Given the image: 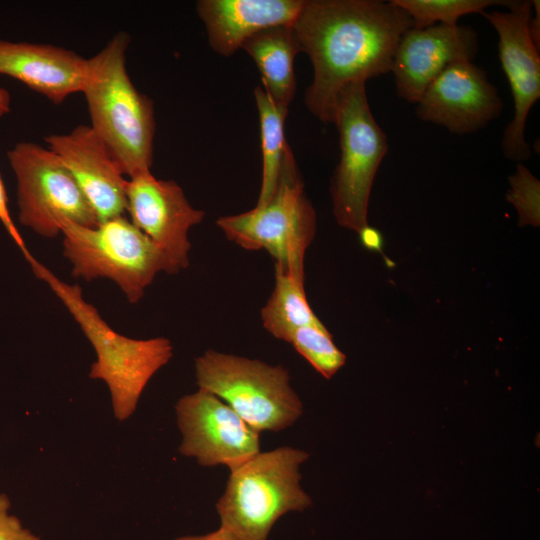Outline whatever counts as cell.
Here are the masks:
<instances>
[{"mask_svg":"<svg viewBox=\"0 0 540 540\" xmlns=\"http://www.w3.org/2000/svg\"><path fill=\"white\" fill-rule=\"evenodd\" d=\"M412 27L410 16L390 1L305 0L292 28L313 65L308 110L333 123L342 88L391 72L398 44Z\"/></svg>","mask_w":540,"mask_h":540,"instance_id":"1","label":"cell"},{"mask_svg":"<svg viewBox=\"0 0 540 540\" xmlns=\"http://www.w3.org/2000/svg\"><path fill=\"white\" fill-rule=\"evenodd\" d=\"M130 36L118 32L87 59L82 92L90 127L102 140L124 176L151 171L155 115L153 101L137 90L126 68Z\"/></svg>","mask_w":540,"mask_h":540,"instance_id":"2","label":"cell"},{"mask_svg":"<svg viewBox=\"0 0 540 540\" xmlns=\"http://www.w3.org/2000/svg\"><path fill=\"white\" fill-rule=\"evenodd\" d=\"M35 276L44 281L78 323L96 353L89 377L103 381L110 392L114 416L128 419L155 373L173 356L165 337L133 339L114 331L98 310L88 303L78 284H68L34 259L29 263Z\"/></svg>","mask_w":540,"mask_h":540,"instance_id":"3","label":"cell"},{"mask_svg":"<svg viewBox=\"0 0 540 540\" xmlns=\"http://www.w3.org/2000/svg\"><path fill=\"white\" fill-rule=\"evenodd\" d=\"M309 454L282 446L259 452L230 471L225 491L216 503L221 527L236 540H267L276 521L290 511L312 504L300 485V465Z\"/></svg>","mask_w":540,"mask_h":540,"instance_id":"4","label":"cell"},{"mask_svg":"<svg viewBox=\"0 0 540 540\" xmlns=\"http://www.w3.org/2000/svg\"><path fill=\"white\" fill-rule=\"evenodd\" d=\"M217 226L246 250H265L275 268L304 279V258L316 232V214L288 145L271 198L252 210L223 216Z\"/></svg>","mask_w":540,"mask_h":540,"instance_id":"5","label":"cell"},{"mask_svg":"<svg viewBox=\"0 0 540 540\" xmlns=\"http://www.w3.org/2000/svg\"><path fill=\"white\" fill-rule=\"evenodd\" d=\"M199 389L214 394L258 433L293 425L303 404L281 365L207 350L195 359Z\"/></svg>","mask_w":540,"mask_h":540,"instance_id":"6","label":"cell"},{"mask_svg":"<svg viewBox=\"0 0 540 540\" xmlns=\"http://www.w3.org/2000/svg\"><path fill=\"white\" fill-rule=\"evenodd\" d=\"M61 235L75 278L110 279L130 303L140 301L156 275L166 272L163 253L125 215L94 227L66 223Z\"/></svg>","mask_w":540,"mask_h":540,"instance_id":"7","label":"cell"},{"mask_svg":"<svg viewBox=\"0 0 540 540\" xmlns=\"http://www.w3.org/2000/svg\"><path fill=\"white\" fill-rule=\"evenodd\" d=\"M340 136V160L330 185L336 222L359 232L368 225V204L374 178L388 151L386 134L376 122L366 95V82L340 91L334 121Z\"/></svg>","mask_w":540,"mask_h":540,"instance_id":"8","label":"cell"},{"mask_svg":"<svg viewBox=\"0 0 540 540\" xmlns=\"http://www.w3.org/2000/svg\"><path fill=\"white\" fill-rule=\"evenodd\" d=\"M16 176L20 223L45 238L66 223L94 227L97 216L74 178L47 146L22 141L7 152Z\"/></svg>","mask_w":540,"mask_h":540,"instance_id":"9","label":"cell"},{"mask_svg":"<svg viewBox=\"0 0 540 540\" xmlns=\"http://www.w3.org/2000/svg\"><path fill=\"white\" fill-rule=\"evenodd\" d=\"M507 9L481 14L498 35V56L514 103L513 118L503 133L502 151L507 159L522 163L531 156L525 126L540 98V55L529 33L532 2L513 1Z\"/></svg>","mask_w":540,"mask_h":540,"instance_id":"10","label":"cell"},{"mask_svg":"<svg viewBox=\"0 0 540 540\" xmlns=\"http://www.w3.org/2000/svg\"><path fill=\"white\" fill-rule=\"evenodd\" d=\"M179 452L206 467L238 468L260 452L259 434L212 393L198 389L176 405Z\"/></svg>","mask_w":540,"mask_h":540,"instance_id":"11","label":"cell"},{"mask_svg":"<svg viewBox=\"0 0 540 540\" xmlns=\"http://www.w3.org/2000/svg\"><path fill=\"white\" fill-rule=\"evenodd\" d=\"M126 212L130 221L163 253L166 273L189 266V230L202 222L203 210L195 209L174 180H162L151 171L128 178Z\"/></svg>","mask_w":540,"mask_h":540,"instance_id":"12","label":"cell"},{"mask_svg":"<svg viewBox=\"0 0 540 540\" xmlns=\"http://www.w3.org/2000/svg\"><path fill=\"white\" fill-rule=\"evenodd\" d=\"M419 119L450 133H475L499 117L503 102L487 73L473 61L447 66L416 103Z\"/></svg>","mask_w":540,"mask_h":540,"instance_id":"13","label":"cell"},{"mask_svg":"<svg viewBox=\"0 0 540 540\" xmlns=\"http://www.w3.org/2000/svg\"><path fill=\"white\" fill-rule=\"evenodd\" d=\"M478 44V35L469 26L435 24L410 28L398 44L391 68L397 95L416 104L447 66L473 61Z\"/></svg>","mask_w":540,"mask_h":540,"instance_id":"14","label":"cell"},{"mask_svg":"<svg viewBox=\"0 0 540 540\" xmlns=\"http://www.w3.org/2000/svg\"><path fill=\"white\" fill-rule=\"evenodd\" d=\"M44 141L70 172L99 222L125 215L127 179L90 125L48 135Z\"/></svg>","mask_w":540,"mask_h":540,"instance_id":"15","label":"cell"},{"mask_svg":"<svg viewBox=\"0 0 540 540\" xmlns=\"http://www.w3.org/2000/svg\"><path fill=\"white\" fill-rule=\"evenodd\" d=\"M87 59L63 47L0 39V75L13 77L54 104L82 92Z\"/></svg>","mask_w":540,"mask_h":540,"instance_id":"16","label":"cell"},{"mask_svg":"<svg viewBox=\"0 0 540 540\" xmlns=\"http://www.w3.org/2000/svg\"><path fill=\"white\" fill-rule=\"evenodd\" d=\"M305 0H200L196 10L209 45L230 56L253 34L273 26L292 25Z\"/></svg>","mask_w":540,"mask_h":540,"instance_id":"17","label":"cell"},{"mask_svg":"<svg viewBox=\"0 0 540 540\" xmlns=\"http://www.w3.org/2000/svg\"><path fill=\"white\" fill-rule=\"evenodd\" d=\"M241 49L257 65L265 92L288 107L296 91L294 59L300 52L292 25L265 28L246 39Z\"/></svg>","mask_w":540,"mask_h":540,"instance_id":"18","label":"cell"},{"mask_svg":"<svg viewBox=\"0 0 540 540\" xmlns=\"http://www.w3.org/2000/svg\"><path fill=\"white\" fill-rule=\"evenodd\" d=\"M261 321L269 334L287 343L297 329L323 324L307 301L304 279L278 268L272 294L261 309Z\"/></svg>","mask_w":540,"mask_h":540,"instance_id":"19","label":"cell"},{"mask_svg":"<svg viewBox=\"0 0 540 540\" xmlns=\"http://www.w3.org/2000/svg\"><path fill=\"white\" fill-rule=\"evenodd\" d=\"M254 96L259 112L262 150V181L256 206H261L275 191L288 147L284 134L288 107L276 104L260 86L255 88Z\"/></svg>","mask_w":540,"mask_h":540,"instance_id":"20","label":"cell"},{"mask_svg":"<svg viewBox=\"0 0 540 540\" xmlns=\"http://www.w3.org/2000/svg\"><path fill=\"white\" fill-rule=\"evenodd\" d=\"M404 10L412 19L414 28H425L437 22L454 26L460 17L482 13L493 6L510 7L513 1L506 0H390Z\"/></svg>","mask_w":540,"mask_h":540,"instance_id":"21","label":"cell"},{"mask_svg":"<svg viewBox=\"0 0 540 540\" xmlns=\"http://www.w3.org/2000/svg\"><path fill=\"white\" fill-rule=\"evenodd\" d=\"M289 344L326 379L332 378L346 362L345 354L335 345L323 324L297 329Z\"/></svg>","mask_w":540,"mask_h":540,"instance_id":"22","label":"cell"},{"mask_svg":"<svg viewBox=\"0 0 540 540\" xmlns=\"http://www.w3.org/2000/svg\"><path fill=\"white\" fill-rule=\"evenodd\" d=\"M510 189L506 195L518 213L519 226L540 224V181L523 164L517 163L515 173L508 178Z\"/></svg>","mask_w":540,"mask_h":540,"instance_id":"23","label":"cell"},{"mask_svg":"<svg viewBox=\"0 0 540 540\" xmlns=\"http://www.w3.org/2000/svg\"><path fill=\"white\" fill-rule=\"evenodd\" d=\"M9 509L8 497L0 494V540H40L16 516L11 515Z\"/></svg>","mask_w":540,"mask_h":540,"instance_id":"24","label":"cell"},{"mask_svg":"<svg viewBox=\"0 0 540 540\" xmlns=\"http://www.w3.org/2000/svg\"><path fill=\"white\" fill-rule=\"evenodd\" d=\"M0 222L5 227L6 231L21 250L28 263L32 262L35 258L31 255L20 232L18 231L15 223L12 220L10 211L8 208V198L4 182L0 175Z\"/></svg>","mask_w":540,"mask_h":540,"instance_id":"25","label":"cell"},{"mask_svg":"<svg viewBox=\"0 0 540 540\" xmlns=\"http://www.w3.org/2000/svg\"><path fill=\"white\" fill-rule=\"evenodd\" d=\"M358 234L360 242L365 248L377 252L382 251L383 237L376 228L367 225Z\"/></svg>","mask_w":540,"mask_h":540,"instance_id":"26","label":"cell"},{"mask_svg":"<svg viewBox=\"0 0 540 540\" xmlns=\"http://www.w3.org/2000/svg\"><path fill=\"white\" fill-rule=\"evenodd\" d=\"M174 540H236L234 536L223 527H219L216 531L199 536H181Z\"/></svg>","mask_w":540,"mask_h":540,"instance_id":"27","label":"cell"},{"mask_svg":"<svg viewBox=\"0 0 540 540\" xmlns=\"http://www.w3.org/2000/svg\"><path fill=\"white\" fill-rule=\"evenodd\" d=\"M532 7L535 9L536 16L533 18L531 16L529 20V33L532 41L539 48L540 44V1H532Z\"/></svg>","mask_w":540,"mask_h":540,"instance_id":"28","label":"cell"},{"mask_svg":"<svg viewBox=\"0 0 540 540\" xmlns=\"http://www.w3.org/2000/svg\"><path fill=\"white\" fill-rule=\"evenodd\" d=\"M11 109V96L9 92L0 87V117L6 115Z\"/></svg>","mask_w":540,"mask_h":540,"instance_id":"29","label":"cell"}]
</instances>
